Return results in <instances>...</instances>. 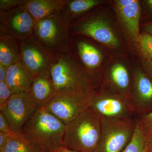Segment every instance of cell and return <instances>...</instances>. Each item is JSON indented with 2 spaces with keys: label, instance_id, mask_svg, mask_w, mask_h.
<instances>
[{
  "label": "cell",
  "instance_id": "obj_3",
  "mask_svg": "<svg viewBox=\"0 0 152 152\" xmlns=\"http://www.w3.org/2000/svg\"><path fill=\"white\" fill-rule=\"evenodd\" d=\"M50 74L57 92H94L92 84L72 52L53 59Z\"/></svg>",
  "mask_w": 152,
  "mask_h": 152
},
{
  "label": "cell",
  "instance_id": "obj_21",
  "mask_svg": "<svg viewBox=\"0 0 152 152\" xmlns=\"http://www.w3.org/2000/svg\"><path fill=\"white\" fill-rule=\"evenodd\" d=\"M123 152H149L146 133L137 119L132 137Z\"/></svg>",
  "mask_w": 152,
  "mask_h": 152
},
{
  "label": "cell",
  "instance_id": "obj_18",
  "mask_svg": "<svg viewBox=\"0 0 152 152\" xmlns=\"http://www.w3.org/2000/svg\"><path fill=\"white\" fill-rule=\"evenodd\" d=\"M20 60V40L9 34L0 33V64L8 67Z\"/></svg>",
  "mask_w": 152,
  "mask_h": 152
},
{
  "label": "cell",
  "instance_id": "obj_14",
  "mask_svg": "<svg viewBox=\"0 0 152 152\" xmlns=\"http://www.w3.org/2000/svg\"><path fill=\"white\" fill-rule=\"evenodd\" d=\"M27 92L37 109L45 107L57 93L50 72L34 78Z\"/></svg>",
  "mask_w": 152,
  "mask_h": 152
},
{
  "label": "cell",
  "instance_id": "obj_32",
  "mask_svg": "<svg viewBox=\"0 0 152 152\" xmlns=\"http://www.w3.org/2000/svg\"><path fill=\"white\" fill-rule=\"evenodd\" d=\"M145 30L146 33H148L152 35V23L146 25L145 26Z\"/></svg>",
  "mask_w": 152,
  "mask_h": 152
},
{
  "label": "cell",
  "instance_id": "obj_22",
  "mask_svg": "<svg viewBox=\"0 0 152 152\" xmlns=\"http://www.w3.org/2000/svg\"><path fill=\"white\" fill-rule=\"evenodd\" d=\"M0 152H43L31 144L23 137H10L7 142Z\"/></svg>",
  "mask_w": 152,
  "mask_h": 152
},
{
  "label": "cell",
  "instance_id": "obj_28",
  "mask_svg": "<svg viewBox=\"0 0 152 152\" xmlns=\"http://www.w3.org/2000/svg\"><path fill=\"white\" fill-rule=\"evenodd\" d=\"M10 137L7 134L0 132V151H1L5 146Z\"/></svg>",
  "mask_w": 152,
  "mask_h": 152
},
{
  "label": "cell",
  "instance_id": "obj_15",
  "mask_svg": "<svg viewBox=\"0 0 152 152\" xmlns=\"http://www.w3.org/2000/svg\"><path fill=\"white\" fill-rule=\"evenodd\" d=\"M65 0H27L25 7L35 22L59 15Z\"/></svg>",
  "mask_w": 152,
  "mask_h": 152
},
{
  "label": "cell",
  "instance_id": "obj_23",
  "mask_svg": "<svg viewBox=\"0 0 152 152\" xmlns=\"http://www.w3.org/2000/svg\"><path fill=\"white\" fill-rule=\"evenodd\" d=\"M142 54L147 60L152 59V35L147 33L140 34L137 38Z\"/></svg>",
  "mask_w": 152,
  "mask_h": 152
},
{
  "label": "cell",
  "instance_id": "obj_17",
  "mask_svg": "<svg viewBox=\"0 0 152 152\" xmlns=\"http://www.w3.org/2000/svg\"><path fill=\"white\" fill-rule=\"evenodd\" d=\"M100 3L98 0H65L59 16L66 25L69 26L76 21L77 17L88 12Z\"/></svg>",
  "mask_w": 152,
  "mask_h": 152
},
{
  "label": "cell",
  "instance_id": "obj_29",
  "mask_svg": "<svg viewBox=\"0 0 152 152\" xmlns=\"http://www.w3.org/2000/svg\"><path fill=\"white\" fill-rule=\"evenodd\" d=\"M8 67L0 64V82L5 81Z\"/></svg>",
  "mask_w": 152,
  "mask_h": 152
},
{
  "label": "cell",
  "instance_id": "obj_19",
  "mask_svg": "<svg viewBox=\"0 0 152 152\" xmlns=\"http://www.w3.org/2000/svg\"><path fill=\"white\" fill-rule=\"evenodd\" d=\"M109 80L113 88V94L129 99L130 77L124 66L120 64H116L113 66L110 71Z\"/></svg>",
  "mask_w": 152,
  "mask_h": 152
},
{
  "label": "cell",
  "instance_id": "obj_9",
  "mask_svg": "<svg viewBox=\"0 0 152 152\" xmlns=\"http://www.w3.org/2000/svg\"><path fill=\"white\" fill-rule=\"evenodd\" d=\"M79 19L69 26L71 34L82 35L101 43L118 47L120 43L107 22L94 15Z\"/></svg>",
  "mask_w": 152,
  "mask_h": 152
},
{
  "label": "cell",
  "instance_id": "obj_4",
  "mask_svg": "<svg viewBox=\"0 0 152 152\" xmlns=\"http://www.w3.org/2000/svg\"><path fill=\"white\" fill-rule=\"evenodd\" d=\"M32 36L53 59L71 51L69 27L59 15L36 22Z\"/></svg>",
  "mask_w": 152,
  "mask_h": 152
},
{
  "label": "cell",
  "instance_id": "obj_16",
  "mask_svg": "<svg viewBox=\"0 0 152 152\" xmlns=\"http://www.w3.org/2000/svg\"><path fill=\"white\" fill-rule=\"evenodd\" d=\"M33 79L20 61L8 67L5 82L14 94L27 92Z\"/></svg>",
  "mask_w": 152,
  "mask_h": 152
},
{
  "label": "cell",
  "instance_id": "obj_20",
  "mask_svg": "<svg viewBox=\"0 0 152 152\" xmlns=\"http://www.w3.org/2000/svg\"><path fill=\"white\" fill-rule=\"evenodd\" d=\"M125 26L131 35L138 38L140 36V23L141 8L137 0H132L130 4L117 9Z\"/></svg>",
  "mask_w": 152,
  "mask_h": 152
},
{
  "label": "cell",
  "instance_id": "obj_2",
  "mask_svg": "<svg viewBox=\"0 0 152 152\" xmlns=\"http://www.w3.org/2000/svg\"><path fill=\"white\" fill-rule=\"evenodd\" d=\"M101 121L88 108L66 124L63 145L79 152H94L100 138Z\"/></svg>",
  "mask_w": 152,
  "mask_h": 152
},
{
  "label": "cell",
  "instance_id": "obj_6",
  "mask_svg": "<svg viewBox=\"0 0 152 152\" xmlns=\"http://www.w3.org/2000/svg\"><path fill=\"white\" fill-rule=\"evenodd\" d=\"M92 93L57 92L45 107L66 124L89 108Z\"/></svg>",
  "mask_w": 152,
  "mask_h": 152
},
{
  "label": "cell",
  "instance_id": "obj_10",
  "mask_svg": "<svg viewBox=\"0 0 152 152\" xmlns=\"http://www.w3.org/2000/svg\"><path fill=\"white\" fill-rule=\"evenodd\" d=\"M35 23L25 5L7 12L0 11V33L9 34L19 40L32 36Z\"/></svg>",
  "mask_w": 152,
  "mask_h": 152
},
{
  "label": "cell",
  "instance_id": "obj_12",
  "mask_svg": "<svg viewBox=\"0 0 152 152\" xmlns=\"http://www.w3.org/2000/svg\"><path fill=\"white\" fill-rule=\"evenodd\" d=\"M129 102L133 114L140 116L152 111V81L142 71L135 74Z\"/></svg>",
  "mask_w": 152,
  "mask_h": 152
},
{
  "label": "cell",
  "instance_id": "obj_27",
  "mask_svg": "<svg viewBox=\"0 0 152 152\" xmlns=\"http://www.w3.org/2000/svg\"><path fill=\"white\" fill-rule=\"evenodd\" d=\"M0 132L7 134L10 137L19 136L14 132L5 117L1 113H0Z\"/></svg>",
  "mask_w": 152,
  "mask_h": 152
},
{
  "label": "cell",
  "instance_id": "obj_7",
  "mask_svg": "<svg viewBox=\"0 0 152 152\" xmlns=\"http://www.w3.org/2000/svg\"><path fill=\"white\" fill-rule=\"evenodd\" d=\"M101 120L132 118L129 99L112 93H92L89 108Z\"/></svg>",
  "mask_w": 152,
  "mask_h": 152
},
{
  "label": "cell",
  "instance_id": "obj_1",
  "mask_svg": "<svg viewBox=\"0 0 152 152\" xmlns=\"http://www.w3.org/2000/svg\"><path fill=\"white\" fill-rule=\"evenodd\" d=\"M65 124L45 107L37 109L22 130L26 140L43 152L63 145Z\"/></svg>",
  "mask_w": 152,
  "mask_h": 152
},
{
  "label": "cell",
  "instance_id": "obj_31",
  "mask_svg": "<svg viewBox=\"0 0 152 152\" xmlns=\"http://www.w3.org/2000/svg\"><path fill=\"white\" fill-rule=\"evenodd\" d=\"M51 152H79L70 149L64 146L61 145L55 149Z\"/></svg>",
  "mask_w": 152,
  "mask_h": 152
},
{
  "label": "cell",
  "instance_id": "obj_33",
  "mask_svg": "<svg viewBox=\"0 0 152 152\" xmlns=\"http://www.w3.org/2000/svg\"><path fill=\"white\" fill-rule=\"evenodd\" d=\"M147 136H148V140L149 152H152V134L147 135Z\"/></svg>",
  "mask_w": 152,
  "mask_h": 152
},
{
  "label": "cell",
  "instance_id": "obj_26",
  "mask_svg": "<svg viewBox=\"0 0 152 152\" xmlns=\"http://www.w3.org/2000/svg\"><path fill=\"white\" fill-rule=\"evenodd\" d=\"M12 94L5 82H0V107H2Z\"/></svg>",
  "mask_w": 152,
  "mask_h": 152
},
{
  "label": "cell",
  "instance_id": "obj_5",
  "mask_svg": "<svg viewBox=\"0 0 152 152\" xmlns=\"http://www.w3.org/2000/svg\"><path fill=\"white\" fill-rule=\"evenodd\" d=\"M100 138L94 152H123L132 137L136 120H101Z\"/></svg>",
  "mask_w": 152,
  "mask_h": 152
},
{
  "label": "cell",
  "instance_id": "obj_35",
  "mask_svg": "<svg viewBox=\"0 0 152 152\" xmlns=\"http://www.w3.org/2000/svg\"></svg>",
  "mask_w": 152,
  "mask_h": 152
},
{
  "label": "cell",
  "instance_id": "obj_25",
  "mask_svg": "<svg viewBox=\"0 0 152 152\" xmlns=\"http://www.w3.org/2000/svg\"><path fill=\"white\" fill-rule=\"evenodd\" d=\"M147 135L152 134V111L137 119Z\"/></svg>",
  "mask_w": 152,
  "mask_h": 152
},
{
  "label": "cell",
  "instance_id": "obj_13",
  "mask_svg": "<svg viewBox=\"0 0 152 152\" xmlns=\"http://www.w3.org/2000/svg\"><path fill=\"white\" fill-rule=\"evenodd\" d=\"M71 37V52L86 72L92 84L93 72L100 65L102 56L99 50L88 41Z\"/></svg>",
  "mask_w": 152,
  "mask_h": 152
},
{
  "label": "cell",
  "instance_id": "obj_34",
  "mask_svg": "<svg viewBox=\"0 0 152 152\" xmlns=\"http://www.w3.org/2000/svg\"><path fill=\"white\" fill-rule=\"evenodd\" d=\"M146 3L148 7L150 10L152 11V0L146 1Z\"/></svg>",
  "mask_w": 152,
  "mask_h": 152
},
{
  "label": "cell",
  "instance_id": "obj_24",
  "mask_svg": "<svg viewBox=\"0 0 152 152\" xmlns=\"http://www.w3.org/2000/svg\"><path fill=\"white\" fill-rule=\"evenodd\" d=\"M27 0H0V11L7 12L23 5Z\"/></svg>",
  "mask_w": 152,
  "mask_h": 152
},
{
  "label": "cell",
  "instance_id": "obj_11",
  "mask_svg": "<svg viewBox=\"0 0 152 152\" xmlns=\"http://www.w3.org/2000/svg\"><path fill=\"white\" fill-rule=\"evenodd\" d=\"M20 61L33 78L50 72L53 59L32 36L20 40Z\"/></svg>",
  "mask_w": 152,
  "mask_h": 152
},
{
  "label": "cell",
  "instance_id": "obj_30",
  "mask_svg": "<svg viewBox=\"0 0 152 152\" xmlns=\"http://www.w3.org/2000/svg\"><path fill=\"white\" fill-rule=\"evenodd\" d=\"M145 65L148 72V74H146L147 75L152 81V59L147 60Z\"/></svg>",
  "mask_w": 152,
  "mask_h": 152
},
{
  "label": "cell",
  "instance_id": "obj_8",
  "mask_svg": "<svg viewBox=\"0 0 152 152\" xmlns=\"http://www.w3.org/2000/svg\"><path fill=\"white\" fill-rule=\"evenodd\" d=\"M37 109L27 92L13 94L0 107L1 113L5 117L14 132L22 137L23 127Z\"/></svg>",
  "mask_w": 152,
  "mask_h": 152
}]
</instances>
